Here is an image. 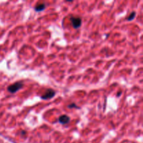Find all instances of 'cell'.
<instances>
[{"label": "cell", "instance_id": "cell-1", "mask_svg": "<svg viewBox=\"0 0 143 143\" xmlns=\"http://www.w3.org/2000/svg\"><path fill=\"white\" fill-rule=\"evenodd\" d=\"M22 87H23V83L22 82H15L14 84L8 87L7 90L10 93L14 94L19 91L20 89H22Z\"/></svg>", "mask_w": 143, "mask_h": 143}, {"label": "cell", "instance_id": "cell-2", "mask_svg": "<svg viewBox=\"0 0 143 143\" xmlns=\"http://www.w3.org/2000/svg\"><path fill=\"white\" fill-rule=\"evenodd\" d=\"M70 20L71 22V24L73 27H74L75 29H78L79 27H80L82 25V20L79 17H73L71 16L70 18Z\"/></svg>", "mask_w": 143, "mask_h": 143}, {"label": "cell", "instance_id": "cell-3", "mask_svg": "<svg viewBox=\"0 0 143 143\" xmlns=\"http://www.w3.org/2000/svg\"><path fill=\"white\" fill-rule=\"evenodd\" d=\"M54 95H55V91H54L52 89H48L45 91V94L41 96V98L43 100H48V99H51L52 98H53Z\"/></svg>", "mask_w": 143, "mask_h": 143}, {"label": "cell", "instance_id": "cell-4", "mask_svg": "<svg viewBox=\"0 0 143 143\" xmlns=\"http://www.w3.org/2000/svg\"><path fill=\"white\" fill-rule=\"evenodd\" d=\"M70 117H69L68 115H61V116L59 117V122L62 124H68V123L70 122Z\"/></svg>", "mask_w": 143, "mask_h": 143}, {"label": "cell", "instance_id": "cell-5", "mask_svg": "<svg viewBox=\"0 0 143 143\" xmlns=\"http://www.w3.org/2000/svg\"><path fill=\"white\" fill-rule=\"evenodd\" d=\"M45 7H46V6H45V4H41L36 5L34 7V10L36 12H41V11H43V10H45Z\"/></svg>", "mask_w": 143, "mask_h": 143}, {"label": "cell", "instance_id": "cell-6", "mask_svg": "<svg viewBox=\"0 0 143 143\" xmlns=\"http://www.w3.org/2000/svg\"><path fill=\"white\" fill-rule=\"evenodd\" d=\"M135 15H136V13L132 12L131 14L129 15V16H128V18H127V20L128 21L133 20L135 18Z\"/></svg>", "mask_w": 143, "mask_h": 143}, {"label": "cell", "instance_id": "cell-7", "mask_svg": "<svg viewBox=\"0 0 143 143\" xmlns=\"http://www.w3.org/2000/svg\"><path fill=\"white\" fill-rule=\"evenodd\" d=\"M68 107H69V108H78V109L80 108V107H78L77 105L74 103H73L71 104H69V105H68Z\"/></svg>", "mask_w": 143, "mask_h": 143}, {"label": "cell", "instance_id": "cell-8", "mask_svg": "<svg viewBox=\"0 0 143 143\" xmlns=\"http://www.w3.org/2000/svg\"><path fill=\"white\" fill-rule=\"evenodd\" d=\"M121 94H122V92H121V91H120V92H119L117 93V97H119V96H120V95H121Z\"/></svg>", "mask_w": 143, "mask_h": 143}]
</instances>
